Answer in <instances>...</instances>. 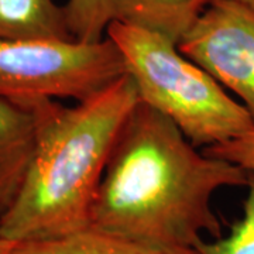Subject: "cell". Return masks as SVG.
<instances>
[{
  "label": "cell",
  "instance_id": "cell-4",
  "mask_svg": "<svg viewBox=\"0 0 254 254\" xmlns=\"http://www.w3.org/2000/svg\"><path fill=\"white\" fill-rule=\"evenodd\" d=\"M126 73L123 55L109 37L95 43L0 38V98L81 102Z\"/></svg>",
  "mask_w": 254,
  "mask_h": 254
},
{
  "label": "cell",
  "instance_id": "cell-11",
  "mask_svg": "<svg viewBox=\"0 0 254 254\" xmlns=\"http://www.w3.org/2000/svg\"><path fill=\"white\" fill-rule=\"evenodd\" d=\"M247 196L243 215L237 219L225 237L202 240L196 246L200 254H254V173H249Z\"/></svg>",
  "mask_w": 254,
  "mask_h": 254
},
{
  "label": "cell",
  "instance_id": "cell-8",
  "mask_svg": "<svg viewBox=\"0 0 254 254\" xmlns=\"http://www.w3.org/2000/svg\"><path fill=\"white\" fill-rule=\"evenodd\" d=\"M210 1L212 0H112V11L115 21L153 30L178 43Z\"/></svg>",
  "mask_w": 254,
  "mask_h": 254
},
{
  "label": "cell",
  "instance_id": "cell-1",
  "mask_svg": "<svg viewBox=\"0 0 254 254\" xmlns=\"http://www.w3.org/2000/svg\"><path fill=\"white\" fill-rule=\"evenodd\" d=\"M247 181L245 168L199 151L170 119L138 100L113 145L91 226L196 249L205 233L222 236L215 192Z\"/></svg>",
  "mask_w": 254,
  "mask_h": 254
},
{
  "label": "cell",
  "instance_id": "cell-7",
  "mask_svg": "<svg viewBox=\"0 0 254 254\" xmlns=\"http://www.w3.org/2000/svg\"><path fill=\"white\" fill-rule=\"evenodd\" d=\"M9 254H200L196 249L158 245L100 227L65 236L14 243Z\"/></svg>",
  "mask_w": 254,
  "mask_h": 254
},
{
  "label": "cell",
  "instance_id": "cell-5",
  "mask_svg": "<svg viewBox=\"0 0 254 254\" xmlns=\"http://www.w3.org/2000/svg\"><path fill=\"white\" fill-rule=\"evenodd\" d=\"M178 48L239 96L254 120V9L237 0H212Z\"/></svg>",
  "mask_w": 254,
  "mask_h": 254
},
{
  "label": "cell",
  "instance_id": "cell-2",
  "mask_svg": "<svg viewBox=\"0 0 254 254\" xmlns=\"http://www.w3.org/2000/svg\"><path fill=\"white\" fill-rule=\"evenodd\" d=\"M138 100L126 73L71 108L54 99L26 102L37 118L36 148L16 198L1 215L3 236L23 243L91 226L113 145Z\"/></svg>",
  "mask_w": 254,
  "mask_h": 254
},
{
  "label": "cell",
  "instance_id": "cell-6",
  "mask_svg": "<svg viewBox=\"0 0 254 254\" xmlns=\"http://www.w3.org/2000/svg\"><path fill=\"white\" fill-rule=\"evenodd\" d=\"M37 141V118L30 103L0 98V209L14 200Z\"/></svg>",
  "mask_w": 254,
  "mask_h": 254
},
{
  "label": "cell",
  "instance_id": "cell-14",
  "mask_svg": "<svg viewBox=\"0 0 254 254\" xmlns=\"http://www.w3.org/2000/svg\"><path fill=\"white\" fill-rule=\"evenodd\" d=\"M237 1H240V3H243V4H246V6H249V7L254 9V0H237Z\"/></svg>",
  "mask_w": 254,
  "mask_h": 254
},
{
  "label": "cell",
  "instance_id": "cell-13",
  "mask_svg": "<svg viewBox=\"0 0 254 254\" xmlns=\"http://www.w3.org/2000/svg\"><path fill=\"white\" fill-rule=\"evenodd\" d=\"M1 215H3V210L0 209V254H9L14 243L9 242L6 237L3 236V232H1Z\"/></svg>",
  "mask_w": 254,
  "mask_h": 254
},
{
  "label": "cell",
  "instance_id": "cell-10",
  "mask_svg": "<svg viewBox=\"0 0 254 254\" xmlns=\"http://www.w3.org/2000/svg\"><path fill=\"white\" fill-rule=\"evenodd\" d=\"M71 36L83 43H95L106 37L113 20L112 0H68L64 6Z\"/></svg>",
  "mask_w": 254,
  "mask_h": 254
},
{
  "label": "cell",
  "instance_id": "cell-12",
  "mask_svg": "<svg viewBox=\"0 0 254 254\" xmlns=\"http://www.w3.org/2000/svg\"><path fill=\"white\" fill-rule=\"evenodd\" d=\"M203 151L212 157L236 164L247 173H254V130L235 140L206 147Z\"/></svg>",
  "mask_w": 254,
  "mask_h": 254
},
{
  "label": "cell",
  "instance_id": "cell-3",
  "mask_svg": "<svg viewBox=\"0 0 254 254\" xmlns=\"http://www.w3.org/2000/svg\"><path fill=\"white\" fill-rule=\"evenodd\" d=\"M106 37L123 55L138 99L170 119L198 148L222 144L254 130V120L245 106L182 54L170 37L115 20Z\"/></svg>",
  "mask_w": 254,
  "mask_h": 254
},
{
  "label": "cell",
  "instance_id": "cell-9",
  "mask_svg": "<svg viewBox=\"0 0 254 254\" xmlns=\"http://www.w3.org/2000/svg\"><path fill=\"white\" fill-rule=\"evenodd\" d=\"M0 38L75 40L54 0H0Z\"/></svg>",
  "mask_w": 254,
  "mask_h": 254
}]
</instances>
